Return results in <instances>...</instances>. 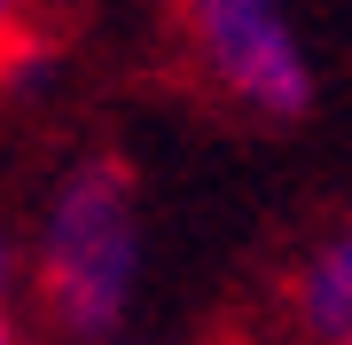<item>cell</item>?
I'll use <instances>...</instances> for the list:
<instances>
[{
  "instance_id": "obj_1",
  "label": "cell",
  "mask_w": 352,
  "mask_h": 345,
  "mask_svg": "<svg viewBox=\"0 0 352 345\" xmlns=\"http://www.w3.org/2000/svg\"><path fill=\"white\" fill-rule=\"evenodd\" d=\"M32 282L55 337L71 345L118 337V322L141 291V196L118 157H87L55 180L47 212H39Z\"/></svg>"
},
{
  "instance_id": "obj_2",
  "label": "cell",
  "mask_w": 352,
  "mask_h": 345,
  "mask_svg": "<svg viewBox=\"0 0 352 345\" xmlns=\"http://www.w3.org/2000/svg\"><path fill=\"white\" fill-rule=\"evenodd\" d=\"M180 32H188L196 71L227 103L258 118L314 110V63H305V39L282 0H180Z\"/></svg>"
},
{
  "instance_id": "obj_3",
  "label": "cell",
  "mask_w": 352,
  "mask_h": 345,
  "mask_svg": "<svg viewBox=\"0 0 352 345\" xmlns=\"http://www.w3.org/2000/svg\"><path fill=\"white\" fill-rule=\"evenodd\" d=\"M289 322L305 345H352V228L298 259L289 275Z\"/></svg>"
},
{
  "instance_id": "obj_4",
  "label": "cell",
  "mask_w": 352,
  "mask_h": 345,
  "mask_svg": "<svg viewBox=\"0 0 352 345\" xmlns=\"http://www.w3.org/2000/svg\"><path fill=\"white\" fill-rule=\"evenodd\" d=\"M8 282H16V243H8V228H0V298H8Z\"/></svg>"
},
{
  "instance_id": "obj_5",
  "label": "cell",
  "mask_w": 352,
  "mask_h": 345,
  "mask_svg": "<svg viewBox=\"0 0 352 345\" xmlns=\"http://www.w3.org/2000/svg\"><path fill=\"white\" fill-rule=\"evenodd\" d=\"M16 8H24V0H0V39L16 32Z\"/></svg>"
},
{
  "instance_id": "obj_6",
  "label": "cell",
  "mask_w": 352,
  "mask_h": 345,
  "mask_svg": "<svg viewBox=\"0 0 352 345\" xmlns=\"http://www.w3.org/2000/svg\"><path fill=\"white\" fill-rule=\"evenodd\" d=\"M0 345H24V337H16V322H8V306H0Z\"/></svg>"
},
{
  "instance_id": "obj_7",
  "label": "cell",
  "mask_w": 352,
  "mask_h": 345,
  "mask_svg": "<svg viewBox=\"0 0 352 345\" xmlns=\"http://www.w3.org/2000/svg\"><path fill=\"white\" fill-rule=\"evenodd\" d=\"M102 345H110V337H102Z\"/></svg>"
}]
</instances>
